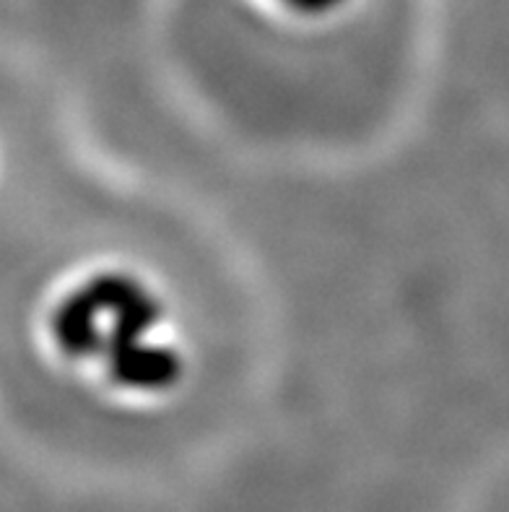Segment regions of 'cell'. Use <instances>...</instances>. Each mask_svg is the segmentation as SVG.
<instances>
[{"instance_id":"6da1fadb","label":"cell","mask_w":509,"mask_h":512,"mask_svg":"<svg viewBox=\"0 0 509 512\" xmlns=\"http://www.w3.org/2000/svg\"><path fill=\"white\" fill-rule=\"evenodd\" d=\"M39 336L65 375L123 406H154L185 388L190 349L159 281L125 263L71 273L42 307Z\"/></svg>"},{"instance_id":"7a4b0ae2","label":"cell","mask_w":509,"mask_h":512,"mask_svg":"<svg viewBox=\"0 0 509 512\" xmlns=\"http://www.w3.org/2000/svg\"><path fill=\"white\" fill-rule=\"evenodd\" d=\"M271 19L294 26H320L336 21L356 0H252Z\"/></svg>"}]
</instances>
